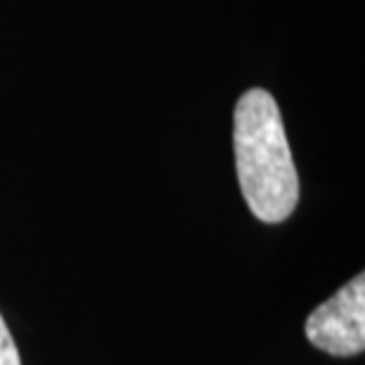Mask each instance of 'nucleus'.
I'll list each match as a JSON object with an SVG mask.
<instances>
[{
    "mask_svg": "<svg viewBox=\"0 0 365 365\" xmlns=\"http://www.w3.org/2000/svg\"><path fill=\"white\" fill-rule=\"evenodd\" d=\"M0 365H21L17 344H14V339H12L10 330H7L3 316H0Z\"/></svg>",
    "mask_w": 365,
    "mask_h": 365,
    "instance_id": "obj_3",
    "label": "nucleus"
},
{
    "mask_svg": "<svg viewBox=\"0 0 365 365\" xmlns=\"http://www.w3.org/2000/svg\"><path fill=\"white\" fill-rule=\"evenodd\" d=\"M235 164L252 214L264 223H282L299 202V176L273 95L247 91L235 107Z\"/></svg>",
    "mask_w": 365,
    "mask_h": 365,
    "instance_id": "obj_1",
    "label": "nucleus"
},
{
    "mask_svg": "<svg viewBox=\"0 0 365 365\" xmlns=\"http://www.w3.org/2000/svg\"><path fill=\"white\" fill-rule=\"evenodd\" d=\"M306 337L316 349L346 359L365 349V275L359 273L306 318Z\"/></svg>",
    "mask_w": 365,
    "mask_h": 365,
    "instance_id": "obj_2",
    "label": "nucleus"
}]
</instances>
